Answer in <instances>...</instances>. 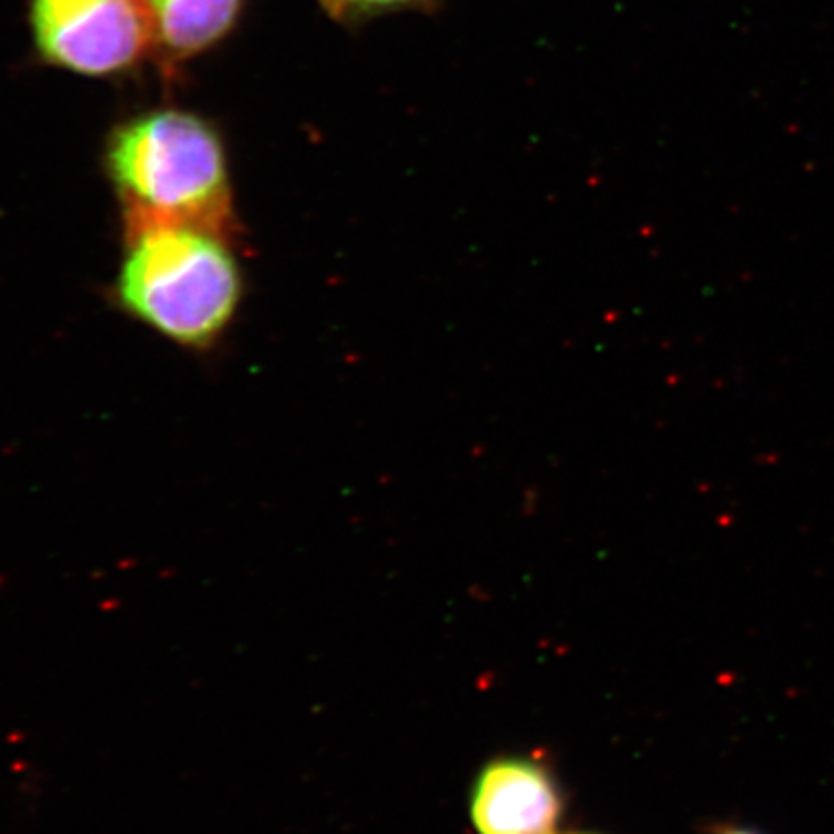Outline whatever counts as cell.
<instances>
[{"instance_id": "8992f818", "label": "cell", "mask_w": 834, "mask_h": 834, "mask_svg": "<svg viewBox=\"0 0 834 834\" xmlns=\"http://www.w3.org/2000/svg\"><path fill=\"white\" fill-rule=\"evenodd\" d=\"M338 14H367L375 10H387L394 6H404L415 0H325Z\"/></svg>"}, {"instance_id": "7a4b0ae2", "label": "cell", "mask_w": 834, "mask_h": 834, "mask_svg": "<svg viewBox=\"0 0 834 834\" xmlns=\"http://www.w3.org/2000/svg\"><path fill=\"white\" fill-rule=\"evenodd\" d=\"M242 296V275L224 234L188 224L128 230L118 300L174 342L207 348L227 329Z\"/></svg>"}, {"instance_id": "52a82bcc", "label": "cell", "mask_w": 834, "mask_h": 834, "mask_svg": "<svg viewBox=\"0 0 834 834\" xmlns=\"http://www.w3.org/2000/svg\"><path fill=\"white\" fill-rule=\"evenodd\" d=\"M717 834H758V832H753V830H746V829H728V830L717 832Z\"/></svg>"}, {"instance_id": "3957f363", "label": "cell", "mask_w": 834, "mask_h": 834, "mask_svg": "<svg viewBox=\"0 0 834 834\" xmlns=\"http://www.w3.org/2000/svg\"><path fill=\"white\" fill-rule=\"evenodd\" d=\"M33 39L44 60L84 76H110L153 43L140 0H29Z\"/></svg>"}, {"instance_id": "5b68a950", "label": "cell", "mask_w": 834, "mask_h": 834, "mask_svg": "<svg viewBox=\"0 0 834 834\" xmlns=\"http://www.w3.org/2000/svg\"><path fill=\"white\" fill-rule=\"evenodd\" d=\"M244 0H140L153 41L172 59H188L221 41Z\"/></svg>"}, {"instance_id": "ba28073f", "label": "cell", "mask_w": 834, "mask_h": 834, "mask_svg": "<svg viewBox=\"0 0 834 834\" xmlns=\"http://www.w3.org/2000/svg\"><path fill=\"white\" fill-rule=\"evenodd\" d=\"M550 834H552V832H550ZM557 834H599V832H588V830H585V832H578V830H572V832H557Z\"/></svg>"}, {"instance_id": "6da1fadb", "label": "cell", "mask_w": 834, "mask_h": 834, "mask_svg": "<svg viewBox=\"0 0 834 834\" xmlns=\"http://www.w3.org/2000/svg\"><path fill=\"white\" fill-rule=\"evenodd\" d=\"M108 176L126 209V230L188 224L227 236L232 194L215 128L186 110H153L108 140Z\"/></svg>"}, {"instance_id": "277c9868", "label": "cell", "mask_w": 834, "mask_h": 834, "mask_svg": "<svg viewBox=\"0 0 834 834\" xmlns=\"http://www.w3.org/2000/svg\"><path fill=\"white\" fill-rule=\"evenodd\" d=\"M565 807L555 771L537 755L487 761L469 790V819L477 834H550Z\"/></svg>"}]
</instances>
